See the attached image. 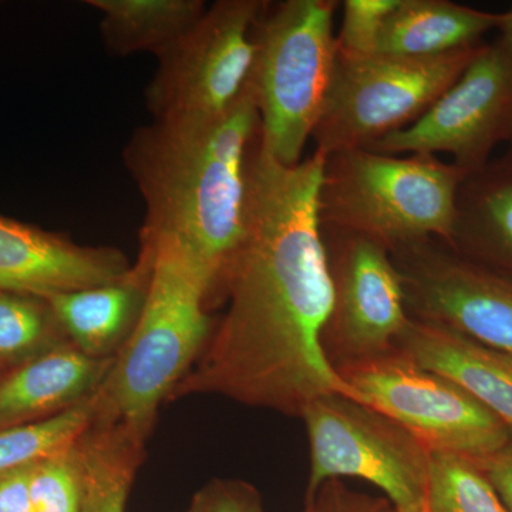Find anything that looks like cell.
<instances>
[{
    "instance_id": "6da1fadb",
    "label": "cell",
    "mask_w": 512,
    "mask_h": 512,
    "mask_svg": "<svg viewBox=\"0 0 512 512\" xmlns=\"http://www.w3.org/2000/svg\"><path fill=\"white\" fill-rule=\"evenodd\" d=\"M325 164L318 151L279 163L256 134L244 231L217 289L227 312L170 399L215 394L291 417L333 394L360 402L323 346L333 303L319 217Z\"/></svg>"
},
{
    "instance_id": "7a4b0ae2",
    "label": "cell",
    "mask_w": 512,
    "mask_h": 512,
    "mask_svg": "<svg viewBox=\"0 0 512 512\" xmlns=\"http://www.w3.org/2000/svg\"><path fill=\"white\" fill-rule=\"evenodd\" d=\"M258 131L248 87L221 119L153 121L124 150L146 204L141 241L178 242L214 275L215 293L244 231L248 158Z\"/></svg>"
},
{
    "instance_id": "3957f363",
    "label": "cell",
    "mask_w": 512,
    "mask_h": 512,
    "mask_svg": "<svg viewBox=\"0 0 512 512\" xmlns=\"http://www.w3.org/2000/svg\"><path fill=\"white\" fill-rule=\"evenodd\" d=\"M150 262L146 299L136 326L97 389L96 420L146 443L161 404L190 372L210 336L207 312L214 275L171 239L141 241Z\"/></svg>"
},
{
    "instance_id": "277c9868",
    "label": "cell",
    "mask_w": 512,
    "mask_h": 512,
    "mask_svg": "<svg viewBox=\"0 0 512 512\" xmlns=\"http://www.w3.org/2000/svg\"><path fill=\"white\" fill-rule=\"evenodd\" d=\"M466 177L457 165L431 154L340 151L326 157L320 224L370 239L389 252L429 239L448 245Z\"/></svg>"
},
{
    "instance_id": "5b68a950",
    "label": "cell",
    "mask_w": 512,
    "mask_h": 512,
    "mask_svg": "<svg viewBox=\"0 0 512 512\" xmlns=\"http://www.w3.org/2000/svg\"><path fill=\"white\" fill-rule=\"evenodd\" d=\"M336 0L266 2L254 28L249 90L259 116V138L285 165L302 161L325 103L338 47Z\"/></svg>"
},
{
    "instance_id": "8992f818",
    "label": "cell",
    "mask_w": 512,
    "mask_h": 512,
    "mask_svg": "<svg viewBox=\"0 0 512 512\" xmlns=\"http://www.w3.org/2000/svg\"><path fill=\"white\" fill-rule=\"evenodd\" d=\"M483 43L434 57L336 55L312 140L325 157L412 126L460 79Z\"/></svg>"
},
{
    "instance_id": "52a82bcc",
    "label": "cell",
    "mask_w": 512,
    "mask_h": 512,
    "mask_svg": "<svg viewBox=\"0 0 512 512\" xmlns=\"http://www.w3.org/2000/svg\"><path fill=\"white\" fill-rule=\"evenodd\" d=\"M264 0H220L184 35L157 53L146 100L154 121L221 119L248 92L254 28Z\"/></svg>"
},
{
    "instance_id": "ba28073f",
    "label": "cell",
    "mask_w": 512,
    "mask_h": 512,
    "mask_svg": "<svg viewBox=\"0 0 512 512\" xmlns=\"http://www.w3.org/2000/svg\"><path fill=\"white\" fill-rule=\"evenodd\" d=\"M311 448L308 494L329 480L380 488L393 512L426 511L433 453L399 423L350 397H320L303 412Z\"/></svg>"
},
{
    "instance_id": "9c48e42d",
    "label": "cell",
    "mask_w": 512,
    "mask_h": 512,
    "mask_svg": "<svg viewBox=\"0 0 512 512\" xmlns=\"http://www.w3.org/2000/svg\"><path fill=\"white\" fill-rule=\"evenodd\" d=\"M360 402L410 431L433 454L480 460L512 440V429L463 387L399 349L336 367Z\"/></svg>"
},
{
    "instance_id": "30bf717a",
    "label": "cell",
    "mask_w": 512,
    "mask_h": 512,
    "mask_svg": "<svg viewBox=\"0 0 512 512\" xmlns=\"http://www.w3.org/2000/svg\"><path fill=\"white\" fill-rule=\"evenodd\" d=\"M322 231L333 288L323 332L330 362L338 367L393 352L412 315L392 255L359 235Z\"/></svg>"
},
{
    "instance_id": "8fae6325",
    "label": "cell",
    "mask_w": 512,
    "mask_h": 512,
    "mask_svg": "<svg viewBox=\"0 0 512 512\" xmlns=\"http://www.w3.org/2000/svg\"><path fill=\"white\" fill-rule=\"evenodd\" d=\"M512 131V64L495 43L476 57L433 106L412 126L376 141L375 153L448 154L467 174L483 168Z\"/></svg>"
},
{
    "instance_id": "7c38bea8",
    "label": "cell",
    "mask_w": 512,
    "mask_h": 512,
    "mask_svg": "<svg viewBox=\"0 0 512 512\" xmlns=\"http://www.w3.org/2000/svg\"><path fill=\"white\" fill-rule=\"evenodd\" d=\"M412 318L456 329L512 355V276L476 264L436 239L390 252Z\"/></svg>"
},
{
    "instance_id": "4fadbf2b",
    "label": "cell",
    "mask_w": 512,
    "mask_h": 512,
    "mask_svg": "<svg viewBox=\"0 0 512 512\" xmlns=\"http://www.w3.org/2000/svg\"><path fill=\"white\" fill-rule=\"evenodd\" d=\"M130 271L119 249L83 247L0 215V291L47 299L111 284Z\"/></svg>"
},
{
    "instance_id": "5bb4252c",
    "label": "cell",
    "mask_w": 512,
    "mask_h": 512,
    "mask_svg": "<svg viewBox=\"0 0 512 512\" xmlns=\"http://www.w3.org/2000/svg\"><path fill=\"white\" fill-rule=\"evenodd\" d=\"M396 349L463 387L512 429V355L456 329L412 318Z\"/></svg>"
},
{
    "instance_id": "9a60e30c",
    "label": "cell",
    "mask_w": 512,
    "mask_h": 512,
    "mask_svg": "<svg viewBox=\"0 0 512 512\" xmlns=\"http://www.w3.org/2000/svg\"><path fill=\"white\" fill-rule=\"evenodd\" d=\"M114 359H94L67 342L0 377V430L47 419L97 392Z\"/></svg>"
},
{
    "instance_id": "2e32d148",
    "label": "cell",
    "mask_w": 512,
    "mask_h": 512,
    "mask_svg": "<svg viewBox=\"0 0 512 512\" xmlns=\"http://www.w3.org/2000/svg\"><path fill=\"white\" fill-rule=\"evenodd\" d=\"M148 275L150 262L140 254L137 264L119 281L60 293L46 301L74 348L94 359H114L143 309Z\"/></svg>"
},
{
    "instance_id": "e0dca14e",
    "label": "cell",
    "mask_w": 512,
    "mask_h": 512,
    "mask_svg": "<svg viewBox=\"0 0 512 512\" xmlns=\"http://www.w3.org/2000/svg\"><path fill=\"white\" fill-rule=\"evenodd\" d=\"M451 251L512 276V153L467 174L457 197Z\"/></svg>"
},
{
    "instance_id": "ac0fdd59",
    "label": "cell",
    "mask_w": 512,
    "mask_h": 512,
    "mask_svg": "<svg viewBox=\"0 0 512 512\" xmlns=\"http://www.w3.org/2000/svg\"><path fill=\"white\" fill-rule=\"evenodd\" d=\"M501 13L450 0H400L380 35L379 55L434 57L481 45ZM376 53V55H377Z\"/></svg>"
},
{
    "instance_id": "d6986e66",
    "label": "cell",
    "mask_w": 512,
    "mask_h": 512,
    "mask_svg": "<svg viewBox=\"0 0 512 512\" xmlns=\"http://www.w3.org/2000/svg\"><path fill=\"white\" fill-rule=\"evenodd\" d=\"M101 13V35L114 55L160 53L204 15L201 0H89Z\"/></svg>"
},
{
    "instance_id": "ffe728a7",
    "label": "cell",
    "mask_w": 512,
    "mask_h": 512,
    "mask_svg": "<svg viewBox=\"0 0 512 512\" xmlns=\"http://www.w3.org/2000/svg\"><path fill=\"white\" fill-rule=\"evenodd\" d=\"M144 441L123 427L94 420L80 437L83 495L80 512H126L128 494L144 460Z\"/></svg>"
},
{
    "instance_id": "44dd1931",
    "label": "cell",
    "mask_w": 512,
    "mask_h": 512,
    "mask_svg": "<svg viewBox=\"0 0 512 512\" xmlns=\"http://www.w3.org/2000/svg\"><path fill=\"white\" fill-rule=\"evenodd\" d=\"M97 417L96 393L64 412L0 430V476L72 447Z\"/></svg>"
},
{
    "instance_id": "7402d4cb",
    "label": "cell",
    "mask_w": 512,
    "mask_h": 512,
    "mask_svg": "<svg viewBox=\"0 0 512 512\" xmlns=\"http://www.w3.org/2000/svg\"><path fill=\"white\" fill-rule=\"evenodd\" d=\"M67 342L46 299L0 291V363L6 370Z\"/></svg>"
},
{
    "instance_id": "603a6c76",
    "label": "cell",
    "mask_w": 512,
    "mask_h": 512,
    "mask_svg": "<svg viewBox=\"0 0 512 512\" xmlns=\"http://www.w3.org/2000/svg\"><path fill=\"white\" fill-rule=\"evenodd\" d=\"M424 512H507L476 461L433 454Z\"/></svg>"
},
{
    "instance_id": "cb8c5ba5",
    "label": "cell",
    "mask_w": 512,
    "mask_h": 512,
    "mask_svg": "<svg viewBox=\"0 0 512 512\" xmlns=\"http://www.w3.org/2000/svg\"><path fill=\"white\" fill-rule=\"evenodd\" d=\"M82 495L79 441L33 466L30 497L35 512H80Z\"/></svg>"
},
{
    "instance_id": "d4e9b609",
    "label": "cell",
    "mask_w": 512,
    "mask_h": 512,
    "mask_svg": "<svg viewBox=\"0 0 512 512\" xmlns=\"http://www.w3.org/2000/svg\"><path fill=\"white\" fill-rule=\"evenodd\" d=\"M399 5L400 0H345L342 26L336 35L338 55H376L384 25Z\"/></svg>"
},
{
    "instance_id": "484cf974",
    "label": "cell",
    "mask_w": 512,
    "mask_h": 512,
    "mask_svg": "<svg viewBox=\"0 0 512 512\" xmlns=\"http://www.w3.org/2000/svg\"><path fill=\"white\" fill-rule=\"evenodd\" d=\"M184 512H265L261 494L241 480L215 478L200 488Z\"/></svg>"
},
{
    "instance_id": "4316f807",
    "label": "cell",
    "mask_w": 512,
    "mask_h": 512,
    "mask_svg": "<svg viewBox=\"0 0 512 512\" xmlns=\"http://www.w3.org/2000/svg\"><path fill=\"white\" fill-rule=\"evenodd\" d=\"M302 512H393V508L387 498L356 493L340 480H329L315 493L306 495Z\"/></svg>"
},
{
    "instance_id": "83f0119b",
    "label": "cell",
    "mask_w": 512,
    "mask_h": 512,
    "mask_svg": "<svg viewBox=\"0 0 512 512\" xmlns=\"http://www.w3.org/2000/svg\"><path fill=\"white\" fill-rule=\"evenodd\" d=\"M493 485L507 512H512V440L490 456L474 460Z\"/></svg>"
},
{
    "instance_id": "f1b7e54d",
    "label": "cell",
    "mask_w": 512,
    "mask_h": 512,
    "mask_svg": "<svg viewBox=\"0 0 512 512\" xmlns=\"http://www.w3.org/2000/svg\"><path fill=\"white\" fill-rule=\"evenodd\" d=\"M32 468H19L0 476V512H35L30 497Z\"/></svg>"
},
{
    "instance_id": "f546056e",
    "label": "cell",
    "mask_w": 512,
    "mask_h": 512,
    "mask_svg": "<svg viewBox=\"0 0 512 512\" xmlns=\"http://www.w3.org/2000/svg\"><path fill=\"white\" fill-rule=\"evenodd\" d=\"M498 39L495 40V45L500 47L501 52L507 56L512 64V5L510 9L501 13L500 23L497 26Z\"/></svg>"
},
{
    "instance_id": "4dcf8cb0",
    "label": "cell",
    "mask_w": 512,
    "mask_h": 512,
    "mask_svg": "<svg viewBox=\"0 0 512 512\" xmlns=\"http://www.w3.org/2000/svg\"><path fill=\"white\" fill-rule=\"evenodd\" d=\"M6 372H8V370H6L5 367L2 366V363H0V377L5 375Z\"/></svg>"
},
{
    "instance_id": "1f68e13d",
    "label": "cell",
    "mask_w": 512,
    "mask_h": 512,
    "mask_svg": "<svg viewBox=\"0 0 512 512\" xmlns=\"http://www.w3.org/2000/svg\"><path fill=\"white\" fill-rule=\"evenodd\" d=\"M508 144H510V151L512 153V131H511V136L510 138H508Z\"/></svg>"
}]
</instances>
